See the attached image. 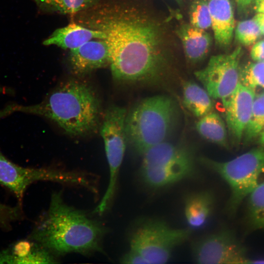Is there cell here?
I'll return each mask as SVG.
<instances>
[{
	"instance_id": "ac0fdd59",
	"label": "cell",
	"mask_w": 264,
	"mask_h": 264,
	"mask_svg": "<svg viewBox=\"0 0 264 264\" xmlns=\"http://www.w3.org/2000/svg\"><path fill=\"white\" fill-rule=\"evenodd\" d=\"M177 34L188 61L196 64L203 60L210 50L212 37L205 30L189 24L181 25Z\"/></svg>"
},
{
	"instance_id": "8992f818",
	"label": "cell",
	"mask_w": 264,
	"mask_h": 264,
	"mask_svg": "<svg viewBox=\"0 0 264 264\" xmlns=\"http://www.w3.org/2000/svg\"><path fill=\"white\" fill-rule=\"evenodd\" d=\"M192 229L175 228L158 219L139 221L129 237L130 251L141 257L147 264H165L174 250L186 242Z\"/></svg>"
},
{
	"instance_id": "7a4b0ae2",
	"label": "cell",
	"mask_w": 264,
	"mask_h": 264,
	"mask_svg": "<svg viewBox=\"0 0 264 264\" xmlns=\"http://www.w3.org/2000/svg\"><path fill=\"white\" fill-rule=\"evenodd\" d=\"M14 112L49 119L73 136H82L96 131L103 115L96 92L91 85L78 77L63 82L39 103L8 105L0 110V118Z\"/></svg>"
},
{
	"instance_id": "4dcf8cb0",
	"label": "cell",
	"mask_w": 264,
	"mask_h": 264,
	"mask_svg": "<svg viewBox=\"0 0 264 264\" xmlns=\"http://www.w3.org/2000/svg\"><path fill=\"white\" fill-rule=\"evenodd\" d=\"M254 20L258 24L261 34L264 35V14L258 13L255 16Z\"/></svg>"
},
{
	"instance_id": "8fae6325",
	"label": "cell",
	"mask_w": 264,
	"mask_h": 264,
	"mask_svg": "<svg viewBox=\"0 0 264 264\" xmlns=\"http://www.w3.org/2000/svg\"><path fill=\"white\" fill-rule=\"evenodd\" d=\"M255 92L239 83L233 92L222 100L227 128L237 142L242 138L251 114Z\"/></svg>"
},
{
	"instance_id": "d590c367",
	"label": "cell",
	"mask_w": 264,
	"mask_h": 264,
	"mask_svg": "<svg viewBox=\"0 0 264 264\" xmlns=\"http://www.w3.org/2000/svg\"><path fill=\"white\" fill-rule=\"evenodd\" d=\"M177 2L180 3L182 0H176Z\"/></svg>"
},
{
	"instance_id": "484cf974",
	"label": "cell",
	"mask_w": 264,
	"mask_h": 264,
	"mask_svg": "<svg viewBox=\"0 0 264 264\" xmlns=\"http://www.w3.org/2000/svg\"><path fill=\"white\" fill-rule=\"evenodd\" d=\"M190 24L193 26L207 30L211 27V20L208 0H195L189 11Z\"/></svg>"
},
{
	"instance_id": "d6a6232c",
	"label": "cell",
	"mask_w": 264,
	"mask_h": 264,
	"mask_svg": "<svg viewBox=\"0 0 264 264\" xmlns=\"http://www.w3.org/2000/svg\"><path fill=\"white\" fill-rule=\"evenodd\" d=\"M254 9L257 13L264 14V0H256Z\"/></svg>"
},
{
	"instance_id": "e575fe53",
	"label": "cell",
	"mask_w": 264,
	"mask_h": 264,
	"mask_svg": "<svg viewBox=\"0 0 264 264\" xmlns=\"http://www.w3.org/2000/svg\"><path fill=\"white\" fill-rule=\"evenodd\" d=\"M8 92V89L5 88L4 87L0 85V94L7 93Z\"/></svg>"
},
{
	"instance_id": "44dd1931",
	"label": "cell",
	"mask_w": 264,
	"mask_h": 264,
	"mask_svg": "<svg viewBox=\"0 0 264 264\" xmlns=\"http://www.w3.org/2000/svg\"><path fill=\"white\" fill-rule=\"evenodd\" d=\"M196 128L203 138L220 146L227 147L226 125L218 113L213 111L200 118Z\"/></svg>"
},
{
	"instance_id": "9a60e30c",
	"label": "cell",
	"mask_w": 264,
	"mask_h": 264,
	"mask_svg": "<svg viewBox=\"0 0 264 264\" xmlns=\"http://www.w3.org/2000/svg\"><path fill=\"white\" fill-rule=\"evenodd\" d=\"M195 171V166H141L140 176L145 186L158 190L191 177Z\"/></svg>"
},
{
	"instance_id": "836d02e7",
	"label": "cell",
	"mask_w": 264,
	"mask_h": 264,
	"mask_svg": "<svg viewBox=\"0 0 264 264\" xmlns=\"http://www.w3.org/2000/svg\"><path fill=\"white\" fill-rule=\"evenodd\" d=\"M259 141L261 145L264 147V128L260 133Z\"/></svg>"
},
{
	"instance_id": "cb8c5ba5",
	"label": "cell",
	"mask_w": 264,
	"mask_h": 264,
	"mask_svg": "<svg viewBox=\"0 0 264 264\" xmlns=\"http://www.w3.org/2000/svg\"><path fill=\"white\" fill-rule=\"evenodd\" d=\"M264 128V91L255 96L251 116L243 134L245 141L256 137Z\"/></svg>"
},
{
	"instance_id": "6da1fadb",
	"label": "cell",
	"mask_w": 264,
	"mask_h": 264,
	"mask_svg": "<svg viewBox=\"0 0 264 264\" xmlns=\"http://www.w3.org/2000/svg\"><path fill=\"white\" fill-rule=\"evenodd\" d=\"M70 18L104 33L114 80L156 84L164 76L166 61L161 30L138 0H98Z\"/></svg>"
},
{
	"instance_id": "4316f807",
	"label": "cell",
	"mask_w": 264,
	"mask_h": 264,
	"mask_svg": "<svg viewBox=\"0 0 264 264\" xmlns=\"http://www.w3.org/2000/svg\"><path fill=\"white\" fill-rule=\"evenodd\" d=\"M237 40L244 45H250L260 37L261 32L260 28L253 19L240 22L235 30Z\"/></svg>"
},
{
	"instance_id": "d4e9b609",
	"label": "cell",
	"mask_w": 264,
	"mask_h": 264,
	"mask_svg": "<svg viewBox=\"0 0 264 264\" xmlns=\"http://www.w3.org/2000/svg\"><path fill=\"white\" fill-rule=\"evenodd\" d=\"M240 83L249 88L264 89V61L247 64L240 71Z\"/></svg>"
},
{
	"instance_id": "4fadbf2b",
	"label": "cell",
	"mask_w": 264,
	"mask_h": 264,
	"mask_svg": "<svg viewBox=\"0 0 264 264\" xmlns=\"http://www.w3.org/2000/svg\"><path fill=\"white\" fill-rule=\"evenodd\" d=\"M142 155V167L195 166L192 150L165 141L151 148Z\"/></svg>"
},
{
	"instance_id": "7c38bea8",
	"label": "cell",
	"mask_w": 264,
	"mask_h": 264,
	"mask_svg": "<svg viewBox=\"0 0 264 264\" xmlns=\"http://www.w3.org/2000/svg\"><path fill=\"white\" fill-rule=\"evenodd\" d=\"M110 61L108 46L103 40L93 39L69 50L68 62L70 69L79 78L110 66Z\"/></svg>"
},
{
	"instance_id": "603a6c76",
	"label": "cell",
	"mask_w": 264,
	"mask_h": 264,
	"mask_svg": "<svg viewBox=\"0 0 264 264\" xmlns=\"http://www.w3.org/2000/svg\"><path fill=\"white\" fill-rule=\"evenodd\" d=\"M46 10L70 16L83 11L98 0H37Z\"/></svg>"
},
{
	"instance_id": "f546056e",
	"label": "cell",
	"mask_w": 264,
	"mask_h": 264,
	"mask_svg": "<svg viewBox=\"0 0 264 264\" xmlns=\"http://www.w3.org/2000/svg\"><path fill=\"white\" fill-rule=\"evenodd\" d=\"M120 262L122 264H146V263L141 257L130 250L122 257Z\"/></svg>"
},
{
	"instance_id": "3957f363",
	"label": "cell",
	"mask_w": 264,
	"mask_h": 264,
	"mask_svg": "<svg viewBox=\"0 0 264 264\" xmlns=\"http://www.w3.org/2000/svg\"><path fill=\"white\" fill-rule=\"evenodd\" d=\"M106 228L83 211L67 204L61 192H55L48 210L41 217L31 239L53 255L103 252Z\"/></svg>"
},
{
	"instance_id": "2e32d148",
	"label": "cell",
	"mask_w": 264,
	"mask_h": 264,
	"mask_svg": "<svg viewBox=\"0 0 264 264\" xmlns=\"http://www.w3.org/2000/svg\"><path fill=\"white\" fill-rule=\"evenodd\" d=\"M51 252L35 242H20L0 252V264H54Z\"/></svg>"
},
{
	"instance_id": "e0dca14e",
	"label": "cell",
	"mask_w": 264,
	"mask_h": 264,
	"mask_svg": "<svg viewBox=\"0 0 264 264\" xmlns=\"http://www.w3.org/2000/svg\"><path fill=\"white\" fill-rule=\"evenodd\" d=\"M105 35L99 30L84 26L74 22L56 29L44 41L46 45L54 44L64 49H73L93 40H103Z\"/></svg>"
},
{
	"instance_id": "5bb4252c",
	"label": "cell",
	"mask_w": 264,
	"mask_h": 264,
	"mask_svg": "<svg viewBox=\"0 0 264 264\" xmlns=\"http://www.w3.org/2000/svg\"><path fill=\"white\" fill-rule=\"evenodd\" d=\"M211 27L217 44L225 47L232 42L235 19L230 0H208Z\"/></svg>"
},
{
	"instance_id": "7402d4cb",
	"label": "cell",
	"mask_w": 264,
	"mask_h": 264,
	"mask_svg": "<svg viewBox=\"0 0 264 264\" xmlns=\"http://www.w3.org/2000/svg\"><path fill=\"white\" fill-rule=\"evenodd\" d=\"M247 197L249 221L255 228L264 229V179Z\"/></svg>"
},
{
	"instance_id": "30bf717a",
	"label": "cell",
	"mask_w": 264,
	"mask_h": 264,
	"mask_svg": "<svg viewBox=\"0 0 264 264\" xmlns=\"http://www.w3.org/2000/svg\"><path fill=\"white\" fill-rule=\"evenodd\" d=\"M191 248L193 259L198 264H248L249 261L234 234L226 229L200 238Z\"/></svg>"
},
{
	"instance_id": "9c48e42d",
	"label": "cell",
	"mask_w": 264,
	"mask_h": 264,
	"mask_svg": "<svg viewBox=\"0 0 264 264\" xmlns=\"http://www.w3.org/2000/svg\"><path fill=\"white\" fill-rule=\"evenodd\" d=\"M240 46L231 53L212 56L204 68L195 72L210 96L222 101L228 97L240 83Z\"/></svg>"
},
{
	"instance_id": "d6986e66",
	"label": "cell",
	"mask_w": 264,
	"mask_h": 264,
	"mask_svg": "<svg viewBox=\"0 0 264 264\" xmlns=\"http://www.w3.org/2000/svg\"><path fill=\"white\" fill-rule=\"evenodd\" d=\"M215 198L210 190H202L188 195L184 200V212L191 229L205 225L214 208Z\"/></svg>"
},
{
	"instance_id": "1f68e13d",
	"label": "cell",
	"mask_w": 264,
	"mask_h": 264,
	"mask_svg": "<svg viewBox=\"0 0 264 264\" xmlns=\"http://www.w3.org/2000/svg\"><path fill=\"white\" fill-rule=\"evenodd\" d=\"M239 9H243L256 0H235Z\"/></svg>"
},
{
	"instance_id": "52a82bcc",
	"label": "cell",
	"mask_w": 264,
	"mask_h": 264,
	"mask_svg": "<svg viewBox=\"0 0 264 264\" xmlns=\"http://www.w3.org/2000/svg\"><path fill=\"white\" fill-rule=\"evenodd\" d=\"M40 180L81 187L92 193L96 192L98 188V176L95 175L51 168H25L10 161L0 152V184L11 190L20 202L27 187Z\"/></svg>"
},
{
	"instance_id": "5b68a950",
	"label": "cell",
	"mask_w": 264,
	"mask_h": 264,
	"mask_svg": "<svg viewBox=\"0 0 264 264\" xmlns=\"http://www.w3.org/2000/svg\"><path fill=\"white\" fill-rule=\"evenodd\" d=\"M200 162L228 184L230 196L227 211L235 213L242 201L264 179V148L251 150L227 161L202 157Z\"/></svg>"
},
{
	"instance_id": "83f0119b",
	"label": "cell",
	"mask_w": 264,
	"mask_h": 264,
	"mask_svg": "<svg viewBox=\"0 0 264 264\" xmlns=\"http://www.w3.org/2000/svg\"><path fill=\"white\" fill-rule=\"evenodd\" d=\"M21 213L18 207H11L0 203V225L5 226L19 218Z\"/></svg>"
},
{
	"instance_id": "277c9868",
	"label": "cell",
	"mask_w": 264,
	"mask_h": 264,
	"mask_svg": "<svg viewBox=\"0 0 264 264\" xmlns=\"http://www.w3.org/2000/svg\"><path fill=\"white\" fill-rule=\"evenodd\" d=\"M174 101L165 95L145 98L127 111V140L141 154L165 141L175 121Z\"/></svg>"
},
{
	"instance_id": "ffe728a7",
	"label": "cell",
	"mask_w": 264,
	"mask_h": 264,
	"mask_svg": "<svg viewBox=\"0 0 264 264\" xmlns=\"http://www.w3.org/2000/svg\"><path fill=\"white\" fill-rule=\"evenodd\" d=\"M182 86L183 105L195 116L200 118L213 111L212 97L205 88L190 81Z\"/></svg>"
},
{
	"instance_id": "f1b7e54d",
	"label": "cell",
	"mask_w": 264,
	"mask_h": 264,
	"mask_svg": "<svg viewBox=\"0 0 264 264\" xmlns=\"http://www.w3.org/2000/svg\"><path fill=\"white\" fill-rule=\"evenodd\" d=\"M250 55L252 59L255 61H264V40L257 42L252 46Z\"/></svg>"
},
{
	"instance_id": "ba28073f",
	"label": "cell",
	"mask_w": 264,
	"mask_h": 264,
	"mask_svg": "<svg viewBox=\"0 0 264 264\" xmlns=\"http://www.w3.org/2000/svg\"><path fill=\"white\" fill-rule=\"evenodd\" d=\"M127 113L126 108L111 105L103 115L100 133L104 141L110 175L107 190L95 208V213H104L109 209L114 197L118 175L127 141L125 130Z\"/></svg>"
}]
</instances>
